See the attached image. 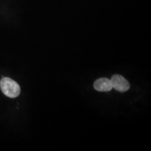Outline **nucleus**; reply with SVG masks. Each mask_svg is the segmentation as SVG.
Returning a JSON list of instances; mask_svg holds the SVG:
<instances>
[{"instance_id":"f257e3e1","label":"nucleus","mask_w":151,"mask_h":151,"mask_svg":"<svg viewBox=\"0 0 151 151\" xmlns=\"http://www.w3.org/2000/svg\"><path fill=\"white\" fill-rule=\"evenodd\" d=\"M0 88L1 92L9 98H16L20 93V86L8 77H4L0 81Z\"/></svg>"},{"instance_id":"7ed1b4c3","label":"nucleus","mask_w":151,"mask_h":151,"mask_svg":"<svg viewBox=\"0 0 151 151\" xmlns=\"http://www.w3.org/2000/svg\"><path fill=\"white\" fill-rule=\"evenodd\" d=\"M94 88L99 92H109L112 89L113 87L111 80L106 78H101L94 82Z\"/></svg>"},{"instance_id":"f03ea898","label":"nucleus","mask_w":151,"mask_h":151,"mask_svg":"<svg viewBox=\"0 0 151 151\" xmlns=\"http://www.w3.org/2000/svg\"><path fill=\"white\" fill-rule=\"evenodd\" d=\"M111 82L113 88H115L116 90L120 92L127 91L130 88L129 82L120 75L113 76L111 79Z\"/></svg>"}]
</instances>
